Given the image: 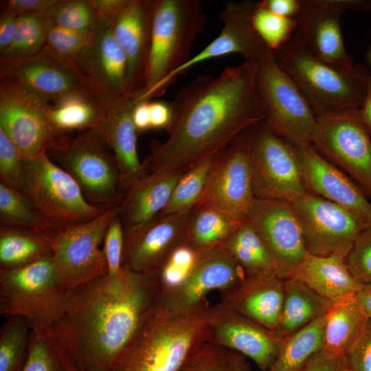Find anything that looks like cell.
Segmentation results:
<instances>
[{
	"mask_svg": "<svg viewBox=\"0 0 371 371\" xmlns=\"http://www.w3.org/2000/svg\"><path fill=\"white\" fill-rule=\"evenodd\" d=\"M169 106L168 137L153 141L142 161L148 173L183 174L265 120L257 62L227 67L217 76H199L179 90Z\"/></svg>",
	"mask_w": 371,
	"mask_h": 371,
	"instance_id": "6da1fadb",
	"label": "cell"
},
{
	"mask_svg": "<svg viewBox=\"0 0 371 371\" xmlns=\"http://www.w3.org/2000/svg\"><path fill=\"white\" fill-rule=\"evenodd\" d=\"M158 276L123 269L67 291L65 308L50 328L78 371H111L156 306Z\"/></svg>",
	"mask_w": 371,
	"mask_h": 371,
	"instance_id": "7a4b0ae2",
	"label": "cell"
},
{
	"mask_svg": "<svg viewBox=\"0 0 371 371\" xmlns=\"http://www.w3.org/2000/svg\"><path fill=\"white\" fill-rule=\"evenodd\" d=\"M210 306L207 297L183 312L155 306L111 371H177L190 352L205 341Z\"/></svg>",
	"mask_w": 371,
	"mask_h": 371,
	"instance_id": "3957f363",
	"label": "cell"
},
{
	"mask_svg": "<svg viewBox=\"0 0 371 371\" xmlns=\"http://www.w3.org/2000/svg\"><path fill=\"white\" fill-rule=\"evenodd\" d=\"M273 52L278 65L297 85L316 117L360 109L370 74L364 65L334 67L292 38Z\"/></svg>",
	"mask_w": 371,
	"mask_h": 371,
	"instance_id": "277c9868",
	"label": "cell"
},
{
	"mask_svg": "<svg viewBox=\"0 0 371 371\" xmlns=\"http://www.w3.org/2000/svg\"><path fill=\"white\" fill-rule=\"evenodd\" d=\"M67 297L51 256L21 267L0 269V314L23 317L31 329H50L61 316Z\"/></svg>",
	"mask_w": 371,
	"mask_h": 371,
	"instance_id": "5b68a950",
	"label": "cell"
},
{
	"mask_svg": "<svg viewBox=\"0 0 371 371\" xmlns=\"http://www.w3.org/2000/svg\"><path fill=\"white\" fill-rule=\"evenodd\" d=\"M206 22L201 0H156L145 87L138 96L190 60Z\"/></svg>",
	"mask_w": 371,
	"mask_h": 371,
	"instance_id": "8992f818",
	"label": "cell"
},
{
	"mask_svg": "<svg viewBox=\"0 0 371 371\" xmlns=\"http://www.w3.org/2000/svg\"><path fill=\"white\" fill-rule=\"evenodd\" d=\"M47 155L76 181L89 203L106 209L117 206L122 196L119 166L98 129L80 131Z\"/></svg>",
	"mask_w": 371,
	"mask_h": 371,
	"instance_id": "52a82bcc",
	"label": "cell"
},
{
	"mask_svg": "<svg viewBox=\"0 0 371 371\" xmlns=\"http://www.w3.org/2000/svg\"><path fill=\"white\" fill-rule=\"evenodd\" d=\"M256 62L258 87L266 109L262 124L293 145L311 144L317 118L307 100L271 49Z\"/></svg>",
	"mask_w": 371,
	"mask_h": 371,
	"instance_id": "ba28073f",
	"label": "cell"
},
{
	"mask_svg": "<svg viewBox=\"0 0 371 371\" xmlns=\"http://www.w3.org/2000/svg\"><path fill=\"white\" fill-rule=\"evenodd\" d=\"M21 192L38 211L60 226L96 218L106 208L89 203L76 181L47 153L23 157Z\"/></svg>",
	"mask_w": 371,
	"mask_h": 371,
	"instance_id": "9c48e42d",
	"label": "cell"
},
{
	"mask_svg": "<svg viewBox=\"0 0 371 371\" xmlns=\"http://www.w3.org/2000/svg\"><path fill=\"white\" fill-rule=\"evenodd\" d=\"M117 213V206L108 208L93 219L65 225L48 237L56 276L65 291L107 274L101 245Z\"/></svg>",
	"mask_w": 371,
	"mask_h": 371,
	"instance_id": "30bf717a",
	"label": "cell"
},
{
	"mask_svg": "<svg viewBox=\"0 0 371 371\" xmlns=\"http://www.w3.org/2000/svg\"><path fill=\"white\" fill-rule=\"evenodd\" d=\"M246 133L255 197L291 203L302 196L307 191L293 144L262 122Z\"/></svg>",
	"mask_w": 371,
	"mask_h": 371,
	"instance_id": "8fae6325",
	"label": "cell"
},
{
	"mask_svg": "<svg viewBox=\"0 0 371 371\" xmlns=\"http://www.w3.org/2000/svg\"><path fill=\"white\" fill-rule=\"evenodd\" d=\"M50 105L15 83L0 79V128L24 157L47 153L70 137L51 122Z\"/></svg>",
	"mask_w": 371,
	"mask_h": 371,
	"instance_id": "7c38bea8",
	"label": "cell"
},
{
	"mask_svg": "<svg viewBox=\"0 0 371 371\" xmlns=\"http://www.w3.org/2000/svg\"><path fill=\"white\" fill-rule=\"evenodd\" d=\"M311 145L371 196V136L359 110L316 117Z\"/></svg>",
	"mask_w": 371,
	"mask_h": 371,
	"instance_id": "4fadbf2b",
	"label": "cell"
},
{
	"mask_svg": "<svg viewBox=\"0 0 371 371\" xmlns=\"http://www.w3.org/2000/svg\"><path fill=\"white\" fill-rule=\"evenodd\" d=\"M0 79L10 80L49 103L71 93L109 96L74 62L59 57L46 45L27 57L0 60Z\"/></svg>",
	"mask_w": 371,
	"mask_h": 371,
	"instance_id": "5bb4252c",
	"label": "cell"
},
{
	"mask_svg": "<svg viewBox=\"0 0 371 371\" xmlns=\"http://www.w3.org/2000/svg\"><path fill=\"white\" fill-rule=\"evenodd\" d=\"M368 0H301L292 39L319 60L339 68L355 64L347 54L341 19L347 9L368 11Z\"/></svg>",
	"mask_w": 371,
	"mask_h": 371,
	"instance_id": "9a60e30c",
	"label": "cell"
},
{
	"mask_svg": "<svg viewBox=\"0 0 371 371\" xmlns=\"http://www.w3.org/2000/svg\"><path fill=\"white\" fill-rule=\"evenodd\" d=\"M290 203L309 254L346 259L357 236L366 229L347 210L313 193L306 192Z\"/></svg>",
	"mask_w": 371,
	"mask_h": 371,
	"instance_id": "2e32d148",
	"label": "cell"
},
{
	"mask_svg": "<svg viewBox=\"0 0 371 371\" xmlns=\"http://www.w3.org/2000/svg\"><path fill=\"white\" fill-rule=\"evenodd\" d=\"M245 278L240 265L222 247L196 252L190 268L172 284L159 283L156 306L171 311L190 310L212 291L219 292Z\"/></svg>",
	"mask_w": 371,
	"mask_h": 371,
	"instance_id": "e0dca14e",
	"label": "cell"
},
{
	"mask_svg": "<svg viewBox=\"0 0 371 371\" xmlns=\"http://www.w3.org/2000/svg\"><path fill=\"white\" fill-rule=\"evenodd\" d=\"M246 131L215 156L198 205L213 207L240 221L245 220L256 199Z\"/></svg>",
	"mask_w": 371,
	"mask_h": 371,
	"instance_id": "ac0fdd59",
	"label": "cell"
},
{
	"mask_svg": "<svg viewBox=\"0 0 371 371\" xmlns=\"http://www.w3.org/2000/svg\"><path fill=\"white\" fill-rule=\"evenodd\" d=\"M256 1H229L220 13L223 27L221 34L205 48L153 88L142 94L141 100L149 101L163 94L177 78L194 65L230 54H240L245 60L257 61L268 48L260 38L252 23Z\"/></svg>",
	"mask_w": 371,
	"mask_h": 371,
	"instance_id": "d6986e66",
	"label": "cell"
},
{
	"mask_svg": "<svg viewBox=\"0 0 371 371\" xmlns=\"http://www.w3.org/2000/svg\"><path fill=\"white\" fill-rule=\"evenodd\" d=\"M191 212L158 215L124 230L122 268L140 275L157 276L183 245Z\"/></svg>",
	"mask_w": 371,
	"mask_h": 371,
	"instance_id": "ffe728a7",
	"label": "cell"
},
{
	"mask_svg": "<svg viewBox=\"0 0 371 371\" xmlns=\"http://www.w3.org/2000/svg\"><path fill=\"white\" fill-rule=\"evenodd\" d=\"M245 221L262 241L280 278H288L308 256L300 225L289 202L256 198Z\"/></svg>",
	"mask_w": 371,
	"mask_h": 371,
	"instance_id": "44dd1931",
	"label": "cell"
},
{
	"mask_svg": "<svg viewBox=\"0 0 371 371\" xmlns=\"http://www.w3.org/2000/svg\"><path fill=\"white\" fill-rule=\"evenodd\" d=\"M282 337L222 302L210 306L205 341L225 347L251 359L261 371L273 363Z\"/></svg>",
	"mask_w": 371,
	"mask_h": 371,
	"instance_id": "7402d4cb",
	"label": "cell"
},
{
	"mask_svg": "<svg viewBox=\"0 0 371 371\" xmlns=\"http://www.w3.org/2000/svg\"><path fill=\"white\" fill-rule=\"evenodd\" d=\"M293 146L306 190L343 207L366 228L371 227V203L361 188L311 144Z\"/></svg>",
	"mask_w": 371,
	"mask_h": 371,
	"instance_id": "603a6c76",
	"label": "cell"
},
{
	"mask_svg": "<svg viewBox=\"0 0 371 371\" xmlns=\"http://www.w3.org/2000/svg\"><path fill=\"white\" fill-rule=\"evenodd\" d=\"M156 0H130L112 20V32L127 59L128 93L145 87Z\"/></svg>",
	"mask_w": 371,
	"mask_h": 371,
	"instance_id": "cb8c5ba5",
	"label": "cell"
},
{
	"mask_svg": "<svg viewBox=\"0 0 371 371\" xmlns=\"http://www.w3.org/2000/svg\"><path fill=\"white\" fill-rule=\"evenodd\" d=\"M136 96L124 94L110 97L102 118L96 128L113 152L120 173L122 194L135 181L148 174L137 150V131L133 120Z\"/></svg>",
	"mask_w": 371,
	"mask_h": 371,
	"instance_id": "d4e9b609",
	"label": "cell"
},
{
	"mask_svg": "<svg viewBox=\"0 0 371 371\" xmlns=\"http://www.w3.org/2000/svg\"><path fill=\"white\" fill-rule=\"evenodd\" d=\"M112 20L100 17L89 44L74 63L104 93H128L127 59L112 32Z\"/></svg>",
	"mask_w": 371,
	"mask_h": 371,
	"instance_id": "484cf974",
	"label": "cell"
},
{
	"mask_svg": "<svg viewBox=\"0 0 371 371\" xmlns=\"http://www.w3.org/2000/svg\"><path fill=\"white\" fill-rule=\"evenodd\" d=\"M220 293V302L273 332L281 316L284 279L276 275L245 277Z\"/></svg>",
	"mask_w": 371,
	"mask_h": 371,
	"instance_id": "4316f807",
	"label": "cell"
},
{
	"mask_svg": "<svg viewBox=\"0 0 371 371\" xmlns=\"http://www.w3.org/2000/svg\"><path fill=\"white\" fill-rule=\"evenodd\" d=\"M181 175L148 173L126 190L117 206V216L124 230L157 216L166 206Z\"/></svg>",
	"mask_w": 371,
	"mask_h": 371,
	"instance_id": "83f0119b",
	"label": "cell"
},
{
	"mask_svg": "<svg viewBox=\"0 0 371 371\" xmlns=\"http://www.w3.org/2000/svg\"><path fill=\"white\" fill-rule=\"evenodd\" d=\"M288 278L301 281L334 303L355 297L363 286L352 274L345 258L336 256L308 254Z\"/></svg>",
	"mask_w": 371,
	"mask_h": 371,
	"instance_id": "f1b7e54d",
	"label": "cell"
},
{
	"mask_svg": "<svg viewBox=\"0 0 371 371\" xmlns=\"http://www.w3.org/2000/svg\"><path fill=\"white\" fill-rule=\"evenodd\" d=\"M326 319L324 343L319 352L331 357H346L360 341L370 323L355 297L333 303Z\"/></svg>",
	"mask_w": 371,
	"mask_h": 371,
	"instance_id": "f546056e",
	"label": "cell"
},
{
	"mask_svg": "<svg viewBox=\"0 0 371 371\" xmlns=\"http://www.w3.org/2000/svg\"><path fill=\"white\" fill-rule=\"evenodd\" d=\"M334 302L321 296L301 281L284 279V302L275 333L284 337L325 315Z\"/></svg>",
	"mask_w": 371,
	"mask_h": 371,
	"instance_id": "4dcf8cb0",
	"label": "cell"
},
{
	"mask_svg": "<svg viewBox=\"0 0 371 371\" xmlns=\"http://www.w3.org/2000/svg\"><path fill=\"white\" fill-rule=\"evenodd\" d=\"M244 221L213 207L198 205L191 212L183 245L194 252L220 247Z\"/></svg>",
	"mask_w": 371,
	"mask_h": 371,
	"instance_id": "1f68e13d",
	"label": "cell"
},
{
	"mask_svg": "<svg viewBox=\"0 0 371 371\" xmlns=\"http://www.w3.org/2000/svg\"><path fill=\"white\" fill-rule=\"evenodd\" d=\"M112 96H98L84 93H71L50 105L49 116L59 131L70 134L97 128L102 120L107 100Z\"/></svg>",
	"mask_w": 371,
	"mask_h": 371,
	"instance_id": "d6a6232c",
	"label": "cell"
},
{
	"mask_svg": "<svg viewBox=\"0 0 371 371\" xmlns=\"http://www.w3.org/2000/svg\"><path fill=\"white\" fill-rule=\"evenodd\" d=\"M326 315L282 337L277 356L266 371H298L323 346Z\"/></svg>",
	"mask_w": 371,
	"mask_h": 371,
	"instance_id": "836d02e7",
	"label": "cell"
},
{
	"mask_svg": "<svg viewBox=\"0 0 371 371\" xmlns=\"http://www.w3.org/2000/svg\"><path fill=\"white\" fill-rule=\"evenodd\" d=\"M221 247L236 261L245 277L278 276L267 248L246 221Z\"/></svg>",
	"mask_w": 371,
	"mask_h": 371,
	"instance_id": "e575fe53",
	"label": "cell"
},
{
	"mask_svg": "<svg viewBox=\"0 0 371 371\" xmlns=\"http://www.w3.org/2000/svg\"><path fill=\"white\" fill-rule=\"evenodd\" d=\"M51 255L47 237L21 229L0 226V269L21 267Z\"/></svg>",
	"mask_w": 371,
	"mask_h": 371,
	"instance_id": "d590c367",
	"label": "cell"
},
{
	"mask_svg": "<svg viewBox=\"0 0 371 371\" xmlns=\"http://www.w3.org/2000/svg\"><path fill=\"white\" fill-rule=\"evenodd\" d=\"M0 226L21 229L47 238L63 227L34 208L21 192L2 183H0Z\"/></svg>",
	"mask_w": 371,
	"mask_h": 371,
	"instance_id": "8d00e7d4",
	"label": "cell"
},
{
	"mask_svg": "<svg viewBox=\"0 0 371 371\" xmlns=\"http://www.w3.org/2000/svg\"><path fill=\"white\" fill-rule=\"evenodd\" d=\"M20 371H78L50 329H32L29 346Z\"/></svg>",
	"mask_w": 371,
	"mask_h": 371,
	"instance_id": "74e56055",
	"label": "cell"
},
{
	"mask_svg": "<svg viewBox=\"0 0 371 371\" xmlns=\"http://www.w3.org/2000/svg\"><path fill=\"white\" fill-rule=\"evenodd\" d=\"M215 156L203 160L181 175L159 216L191 212L199 205L205 190Z\"/></svg>",
	"mask_w": 371,
	"mask_h": 371,
	"instance_id": "f35d334b",
	"label": "cell"
},
{
	"mask_svg": "<svg viewBox=\"0 0 371 371\" xmlns=\"http://www.w3.org/2000/svg\"><path fill=\"white\" fill-rule=\"evenodd\" d=\"M54 25L46 13L20 15L14 38L10 47L0 54V60L19 59L37 53L45 45Z\"/></svg>",
	"mask_w": 371,
	"mask_h": 371,
	"instance_id": "ab89813d",
	"label": "cell"
},
{
	"mask_svg": "<svg viewBox=\"0 0 371 371\" xmlns=\"http://www.w3.org/2000/svg\"><path fill=\"white\" fill-rule=\"evenodd\" d=\"M177 371H251V368L243 355L204 341L190 352Z\"/></svg>",
	"mask_w": 371,
	"mask_h": 371,
	"instance_id": "60d3db41",
	"label": "cell"
},
{
	"mask_svg": "<svg viewBox=\"0 0 371 371\" xmlns=\"http://www.w3.org/2000/svg\"><path fill=\"white\" fill-rule=\"evenodd\" d=\"M31 328L21 317H9L0 330V371H20L29 346Z\"/></svg>",
	"mask_w": 371,
	"mask_h": 371,
	"instance_id": "b9f144b4",
	"label": "cell"
},
{
	"mask_svg": "<svg viewBox=\"0 0 371 371\" xmlns=\"http://www.w3.org/2000/svg\"><path fill=\"white\" fill-rule=\"evenodd\" d=\"M255 30L265 44L276 52L293 36L297 25L295 18L279 16L256 1L252 15Z\"/></svg>",
	"mask_w": 371,
	"mask_h": 371,
	"instance_id": "7bdbcfd3",
	"label": "cell"
},
{
	"mask_svg": "<svg viewBox=\"0 0 371 371\" xmlns=\"http://www.w3.org/2000/svg\"><path fill=\"white\" fill-rule=\"evenodd\" d=\"M45 13L55 25L78 30L93 32L100 20L91 0H58Z\"/></svg>",
	"mask_w": 371,
	"mask_h": 371,
	"instance_id": "ee69618b",
	"label": "cell"
},
{
	"mask_svg": "<svg viewBox=\"0 0 371 371\" xmlns=\"http://www.w3.org/2000/svg\"><path fill=\"white\" fill-rule=\"evenodd\" d=\"M93 32L54 25L48 34L45 45L59 57L74 62L89 44Z\"/></svg>",
	"mask_w": 371,
	"mask_h": 371,
	"instance_id": "f6af8a7d",
	"label": "cell"
},
{
	"mask_svg": "<svg viewBox=\"0 0 371 371\" xmlns=\"http://www.w3.org/2000/svg\"><path fill=\"white\" fill-rule=\"evenodd\" d=\"M23 156L0 128V183L21 192L23 186Z\"/></svg>",
	"mask_w": 371,
	"mask_h": 371,
	"instance_id": "bcb514c9",
	"label": "cell"
},
{
	"mask_svg": "<svg viewBox=\"0 0 371 371\" xmlns=\"http://www.w3.org/2000/svg\"><path fill=\"white\" fill-rule=\"evenodd\" d=\"M345 261L360 283L371 284V227L359 234Z\"/></svg>",
	"mask_w": 371,
	"mask_h": 371,
	"instance_id": "7dc6e473",
	"label": "cell"
},
{
	"mask_svg": "<svg viewBox=\"0 0 371 371\" xmlns=\"http://www.w3.org/2000/svg\"><path fill=\"white\" fill-rule=\"evenodd\" d=\"M124 243V228L116 216L109 224L102 244V249L107 263V276L115 277L123 271L122 257Z\"/></svg>",
	"mask_w": 371,
	"mask_h": 371,
	"instance_id": "c3c4849f",
	"label": "cell"
},
{
	"mask_svg": "<svg viewBox=\"0 0 371 371\" xmlns=\"http://www.w3.org/2000/svg\"><path fill=\"white\" fill-rule=\"evenodd\" d=\"M350 371H371V324L364 335L346 356Z\"/></svg>",
	"mask_w": 371,
	"mask_h": 371,
	"instance_id": "681fc988",
	"label": "cell"
},
{
	"mask_svg": "<svg viewBox=\"0 0 371 371\" xmlns=\"http://www.w3.org/2000/svg\"><path fill=\"white\" fill-rule=\"evenodd\" d=\"M58 0H9L1 3V13L17 16L30 13H45Z\"/></svg>",
	"mask_w": 371,
	"mask_h": 371,
	"instance_id": "f907efd6",
	"label": "cell"
},
{
	"mask_svg": "<svg viewBox=\"0 0 371 371\" xmlns=\"http://www.w3.org/2000/svg\"><path fill=\"white\" fill-rule=\"evenodd\" d=\"M298 371H350L346 357H331L319 352L310 359Z\"/></svg>",
	"mask_w": 371,
	"mask_h": 371,
	"instance_id": "816d5d0a",
	"label": "cell"
},
{
	"mask_svg": "<svg viewBox=\"0 0 371 371\" xmlns=\"http://www.w3.org/2000/svg\"><path fill=\"white\" fill-rule=\"evenodd\" d=\"M19 16L1 13L0 15V54L12 44L18 27Z\"/></svg>",
	"mask_w": 371,
	"mask_h": 371,
	"instance_id": "f5cc1de1",
	"label": "cell"
},
{
	"mask_svg": "<svg viewBox=\"0 0 371 371\" xmlns=\"http://www.w3.org/2000/svg\"><path fill=\"white\" fill-rule=\"evenodd\" d=\"M261 3L272 12L287 18H295L301 8V0H262Z\"/></svg>",
	"mask_w": 371,
	"mask_h": 371,
	"instance_id": "db71d44e",
	"label": "cell"
},
{
	"mask_svg": "<svg viewBox=\"0 0 371 371\" xmlns=\"http://www.w3.org/2000/svg\"><path fill=\"white\" fill-rule=\"evenodd\" d=\"M150 113L152 128H165L168 127L171 112L170 106L163 102H150Z\"/></svg>",
	"mask_w": 371,
	"mask_h": 371,
	"instance_id": "11a10c76",
	"label": "cell"
},
{
	"mask_svg": "<svg viewBox=\"0 0 371 371\" xmlns=\"http://www.w3.org/2000/svg\"><path fill=\"white\" fill-rule=\"evenodd\" d=\"M130 0H91L100 17L113 20Z\"/></svg>",
	"mask_w": 371,
	"mask_h": 371,
	"instance_id": "9f6ffc18",
	"label": "cell"
},
{
	"mask_svg": "<svg viewBox=\"0 0 371 371\" xmlns=\"http://www.w3.org/2000/svg\"><path fill=\"white\" fill-rule=\"evenodd\" d=\"M149 101L137 102L133 112V120L138 134L151 129Z\"/></svg>",
	"mask_w": 371,
	"mask_h": 371,
	"instance_id": "6f0895ef",
	"label": "cell"
},
{
	"mask_svg": "<svg viewBox=\"0 0 371 371\" xmlns=\"http://www.w3.org/2000/svg\"><path fill=\"white\" fill-rule=\"evenodd\" d=\"M360 119L371 136V72L369 76L366 93L359 109Z\"/></svg>",
	"mask_w": 371,
	"mask_h": 371,
	"instance_id": "680465c9",
	"label": "cell"
},
{
	"mask_svg": "<svg viewBox=\"0 0 371 371\" xmlns=\"http://www.w3.org/2000/svg\"><path fill=\"white\" fill-rule=\"evenodd\" d=\"M355 299L366 315L371 319V284H363Z\"/></svg>",
	"mask_w": 371,
	"mask_h": 371,
	"instance_id": "91938a15",
	"label": "cell"
},
{
	"mask_svg": "<svg viewBox=\"0 0 371 371\" xmlns=\"http://www.w3.org/2000/svg\"><path fill=\"white\" fill-rule=\"evenodd\" d=\"M370 61H371V50H370Z\"/></svg>",
	"mask_w": 371,
	"mask_h": 371,
	"instance_id": "94428289",
	"label": "cell"
},
{
	"mask_svg": "<svg viewBox=\"0 0 371 371\" xmlns=\"http://www.w3.org/2000/svg\"></svg>",
	"mask_w": 371,
	"mask_h": 371,
	"instance_id": "6125c7cd",
	"label": "cell"
}]
</instances>
